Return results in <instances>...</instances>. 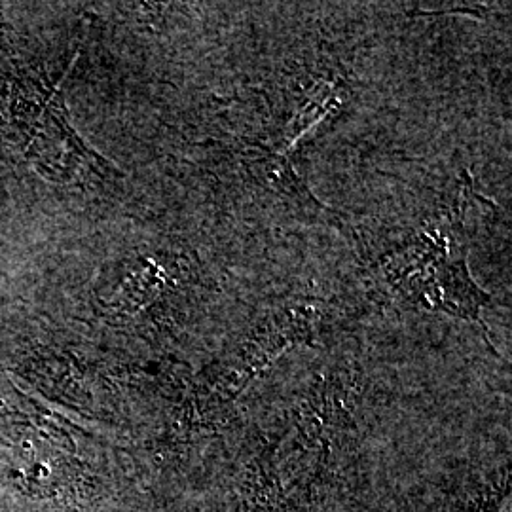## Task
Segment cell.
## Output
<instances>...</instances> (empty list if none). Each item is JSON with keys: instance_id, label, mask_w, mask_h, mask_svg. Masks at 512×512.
<instances>
[{"instance_id": "6da1fadb", "label": "cell", "mask_w": 512, "mask_h": 512, "mask_svg": "<svg viewBox=\"0 0 512 512\" xmlns=\"http://www.w3.org/2000/svg\"><path fill=\"white\" fill-rule=\"evenodd\" d=\"M107 490L73 435L38 418L0 416V503L10 512H90Z\"/></svg>"}, {"instance_id": "7a4b0ae2", "label": "cell", "mask_w": 512, "mask_h": 512, "mask_svg": "<svg viewBox=\"0 0 512 512\" xmlns=\"http://www.w3.org/2000/svg\"><path fill=\"white\" fill-rule=\"evenodd\" d=\"M344 404L325 389L304 408L274 454L256 465L255 503L264 511L306 512L338 473V446L351 433Z\"/></svg>"}]
</instances>
